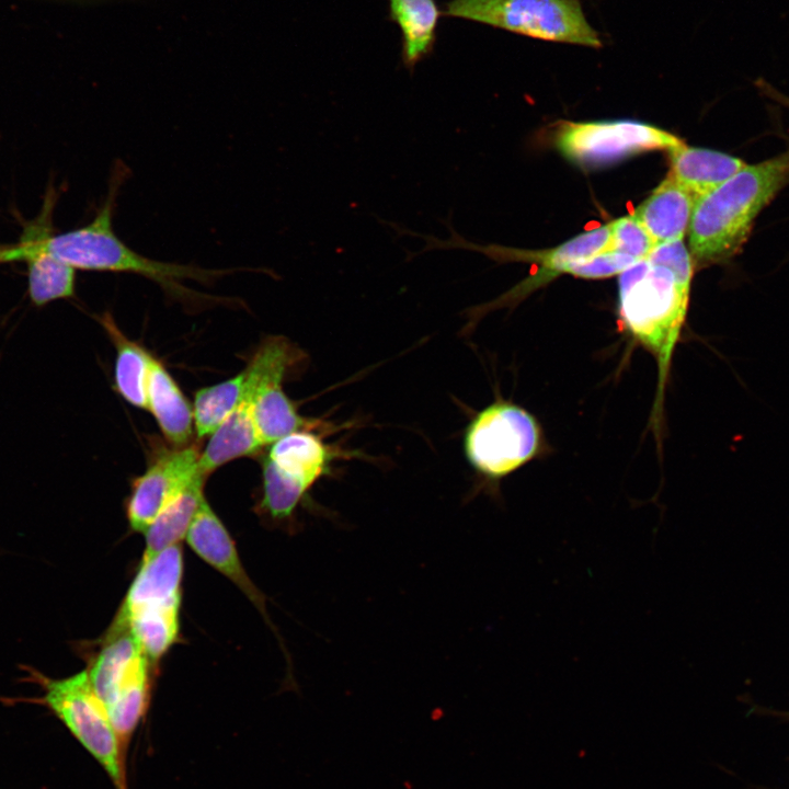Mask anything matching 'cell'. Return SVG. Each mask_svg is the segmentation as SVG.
<instances>
[{
    "label": "cell",
    "mask_w": 789,
    "mask_h": 789,
    "mask_svg": "<svg viewBox=\"0 0 789 789\" xmlns=\"http://www.w3.org/2000/svg\"><path fill=\"white\" fill-rule=\"evenodd\" d=\"M128 170L122 162L115 164L107 194L94 218L85 226L42 239L43 247L71 267L99 272L132 273L149 278L174 300L185 305L220 301L218 297L192 290L184 284L194 279L210 284L230 273L229 270H209L193 264L157 261L133 250L115 233L113 215L116 199Z\"/></svg>",
    "instance_id": "6da1fadb"
},
{
    "label": "cell",
    "mask_w": 789,
    "mask_h": 789,
    "mask_svg": "<svg viewBox=\"0 0 789 789\" xmlns=\"http://www.w3.org/2000/svg\"><path fill=\"white\" fill-rule=\"evenodd\" d=\"M45 228H27L19 243L20 261H26L28 266L30 297L37 306L71 297L75 293V268L43 247Z\"/></svg>",
    "instance_id": "9a60e30c"
},
{
    "label": "cell",
    "mask_w": 789,
    "mask_h": 789,
    "mask_svg": "<svg viewBox=\"0 0 789 789\" xmlns=\"http://www.w3.org/2000/svg\"><path fill=\"white\" fill-rule=\"evenodd\" d=\"M20 249L19 245H0V263L20 261L19 259Z\"/></svg>",
    "instance_id": "484cf974"
},
{
    "label": "cell",
    "mask_w": 789,
    "mask_h": 789,
    "mask_svg": "<svg viewBox=\"0 0 789 789\" xmlns=\"http://www.w3.org/2000/svg\"><path fill=\"white\" fill-rule=\"evenodd\" d=\"M610 239L607 251L625 253L642 260L656 247L655 242L633 215L609 222ZM606 251V252H607Z\"/></svg>",
    "instance_id": "cb8c5ba5"
},
{
    "label": "cell",
    "mask_w": 789,
    "mask_h": 789,
    "mask_svg": "<svg viewBox=\"0 0 789 789\" xmlns=\"http://www.w3.org/2000/svg\"><path fill=\"white\" fill-rule=\"evenodd\" d=\"M789 182V148L746 164L695 203L688 231L694 264L724 262L740 252L758 214Z\"/></svg>",
    "instance_id": "7a4b0ae2"
},
{
    "label": "cell",
    "mask_w": 789,
    "mask_h": 789,
    "mask_svg": "<svg viewBox=\"0 0 789 789\" xmlns=\"http://www.w3.org/2000/svg\"><path fill=\"white\" fill-rule=\"evenodd\" d=\"M443 15L547 42L603 46L580 0H449Z\"/></svg>",
    "instance_id": "277c9868"
},
{
    "label": "cell",
    "mask_w": 789,
    "mask_h": 789,
    "mask_svg": "<svg viewBox=\"0 0 789 789\" xmlns=\"http://www.w3.org/2000/svg\"><path fill=\"white\" fill-rule=\"evenodd\" d=\"M553 141L568 159L603 164L648 150L668 149L682 142L652 125L632 121L565 122L558 124Z\"/></svg>",
    "instance_id": "30bf717a"
},
{
    "label": "cell",
    "mask_w": 789,
    "mask_h": 789,
    "mask_svg": "<svg viewBox=\"0 0 789 789\" xmlns=\"http://www.w3.org/2000/svg\"><path fill=\"white\" fill-rule=\"evenodd\" d=\"M670 174L696 199L710 193L746 163L740 158L710 149L689 147L683 141L667 149Z\"/></svg>",
    "instance_id": "e0dca14e"
},
{
    "label": "cell",
    "mask_w": 789,
    "mask_h": 789,
    "mask_svg": "<svg viewBox=\"0 0 789 789\" xmlns=\"http://www.w3.org/2000/svg\"><path fill=\"white\" fill-rule=\"evenodd\" d=\"M690 277L647 259L618 277V313L624 329L656 361L658 387L651 421L659 428L672 357L688 310Z\"/></svg>",
    "instance_id": "3957f363"
},
{
    "label": "cell",
    "mask_w": 789,
    "mask_h": 789,
    "mask_svg": "<svg viewBox=\"0 0 789 789\" xmlns=\"http://www.w3.org/2000/svg\"><path fill=\"white\" fill-rule=\"evenodd\" d=\"M540 442V427L528 411L512 402L496 401L468 424L464 450L478 473L498 481L530 461Z\"/></svg>",
    "instance_id": "52a82bcc"
},
{
    "label": "cell",
    "mask_w": 789,
    "mask_h": 789,
    "mask_svg": "<svg viewBox=\"0 0 789 789\" xmlns=\"http://www.w3.org/2000/svg\"><path fill=\"white\" fill-rule=\"evenodd\" d=\"M244 374L201 388L194 398V430L198 438L210 435L243 399Z\"/></svg>",
    "instance_id": "603a6c76"
},
{
    "label": "cell",
    "mask_w": 789,
    "mask_h": 789,
    "mask_svg": "<svg viewBox=\"0 0 789 789\" xmlns=\"http://www.w3.org/2000/svg\"><path fill=\"white\" fill-rule=\"evenodd\" d=\"M101 323L116 350L114 374L116 390L129 404L147 409V382L151 354L122 333L111 315H104Z\"/></svg>",
    "instance_id": "44dd1931"
},
{
    "label": "cell",
    "mask_w": 789,
    "mask_h": 789,
    "mask_svg": "<svg viewBox=\"0 0 789 789\" xmlns=\"http://www.w3.org/2000/svg\"><path fill=\"white\" fill-rule=\"evenodd\" d=\"M152 664L142 658L117 686L105 708L123 745L144 718L150 700Z\"/></svg>",
    "instance_id": "7402d4cb"
},
{
    "label": "cell",
    "mask_w": 789,
    "mask_h": 789,
    "mask_svg": "<svg viewBox=\"0 0 789 789\" xmlns=\"http://www.w3.org/2000/svg\"><path fill=\"white\" fill-rule=\"evenodd\" d=\"M209 436L198 460V471L206 478L222 465L255 455L264 447L247 398Z\"/></svg>",
    "instance_id": "ac0fdd59"
},
{
    "label": "cell",
    "mask_w": 789,
    "mask_h": 789,
    "mask_svg": "<svg viewBox=\"0 0 789 789\" xmlns=\"http://www.w3.org/2000/svg\"><path fill=\"white\" fill-rule=\"evenodd\" d=\"M199 455L195 446L163 450L133 482L126 516L134 531L144 534L167 504L199 474Z\"/></svg>",
    "instance_id": "8fae6325"
},
{
    "label": "cell",
    "mask_w": 789,
    "mask_h": 789,
    "mask_svg": "<svg viewBox=\"0 0 789 789\" xmlns=\"http://www.w3.org/2000/svg\"><path fill=\"white\" fill-rule=\"evenodd\" d=\"M446 226L450 232L448 239H437L428 236L426 240L427 250H450L462 249L484 254L499 263L528 262L537 263L540 266L539 273L530 279L522 282L514 288L504 293L501 297L477 306L471 309V317H481L487 312L517 304L528 293L563 274L565 267L579 260L592 258L598 253L606 252L610 239L609 224L585 231L562 244L546 250H524L499 244H479L466 240L451 226L448 219Z\"/></svg>",
    "instance_id": "9c48e42d"
},
{
    "label": "cell",
    "mask_w": 789,
    "mask_h": 789,
    "mask_svg": "<svg viewBox=\"0 0 789 789\" xmlns=\"http://www.w3.org/2000/svg\"><path fill=\"white\" fill-rule=\"evenodd\" d=\"M185 539L201 559L229 579L270 622L264 595L251 581L232 537L205 498L198 506Z\"/></svg>",
    "instance_id": "7c38bea8"
},
{
    "label": "cell",
    "mask_w": 789,
    "mask_h": 789,
    "mask_svg": "<svg viewBox=\"0 0 789 789\" xmlns=\"http://www.w3.org/2000/svg\"><path fill=\"white\" fill-rule=\"evenodd\" d=\"M695 196L671 174L636 209L633 216L655 244L683 239L689 227Z\"/></svg>",
    "instance_id": "5bb4252c"
},
{
    "label": "cell",
    "mask_w": 789,
    "mask_h": 789,
    "mask_svg": "<svg viewBox=\"0 0 789 789\" xmlns=\"http://www.w3.org/2000/svg\"><path fill=\"white\" fill-rule=\"evenodd\" d=\"M638 260L625 253L607 251L569 264L564 273L582 278H604L622 273Z\"/></svg>",
    "instance_id": "d4e9b609"
},
{
    "label": "cell",
    "mask_w": 789,
    "mask_h": 789,
    "mask_svg": "<svg viewBox=\"0 0 789 789\" xmlns=\"http://www.w3.org/2000/svg\"><path fill=\"white\" fill-rule=\"evenodd\" d=\"M147 410L153 414L170 444L187 446L195 431L193 408L169 371L155 357L148 375Z\"/></svg>",
    "instance_id": "2e32d148"
},
{
    "label": "cell",
    "mask_w": 789,
    "mask_h": 789,
    "mask_svg": "<svg viewBox=\"0 0 789 789\" xmlns=\"http://www.w3.org/2000/svg\"><path fill=\"white\" fill-rule=\"evenodd\" d=\"M332 458L316 434L298 430L271 444L262 462L256 511L275 525L297 530L296 511Z\"/></svg>",
    "instance_id": "8992f818"
},
{
    "label": "cell",
    "mask_w": 789,
    "mask_h": 789,
    "mask_svg": "<svg viewBox=\"0 0 789 789\" xmlns=\"http://www.w3.org/2000/svg\"><path fill=\"white\" fill-rule=\"evenodd\" d=\"M388 19L401 31V60L413 72L416 64L430 57L443 11L435 0H388Z\"/></svg>",
    "instance_id": "d6986e66"
},
{
    "label": "cell",
    "mask_w": 789,
    "mask_h": 789,
    "mask_svg": "<svg viewBox=\"0 0 789 789\" xmlns=\"http://www.w3.org/2000/svg\"><path fill=\"white\" fill-rule=\"evenodd\" d=\"M206 477L197 474L167 506L157 515L145 535V550L140 562L157 556L163 549L181 544L188 527L205 498L203 488Z\"/></svg>",
    "instance_id": "ffe728a7"
},
{
    "label": "cell",
    "mask_w": 789,
    "mask_h": 789,
    "mask_svg": "<svg viewBox=\"0 0 789 789\" xmlns=\"http://www.w3.org/2000/svg\"><path fill=\"white\" fill-rule=\"evenodd\" d=\"M304 357L305 354L288 339L268 336L243 369V398L250 401L252 418L264 446L309 424L283 390L285 377Z\"/></svg>",
    "instance_id": "ba28073f"
},
{
    "label": "cell",
    "mask_w": 789,
    "mask_h": 789,
    "mask_svg": "<svg viewBox=\"0 0 789 789\" xmlns=\"http://www.w3.org/2000/svg\"><path fill=\"white\" fill-rule=\"evenodd\" d=\"M26 668L43 690V696L36 701L52 710L64 723L101 765L116 789H126L123 744L87 671L64 678H50L34 668Z\"/></svg>",
    "instance_id": "5b68a950"
},
{
    "label": "cell",
    "mask_w": 789,
    "mask_h": 789,
    "mask_svg": "<svg viewBox=\"0 0 789 789\" xmlns=\"http://www.w3.org/2000/svg\"><path fill=\"white\" fill-rule=\"evenodd\" d=\"M183 569L181 544L140 562L118 610L129 613L142 607L181 604Z\"/></svg>",
    "instance_id": "4fadbf2b"
}]
</instances>
